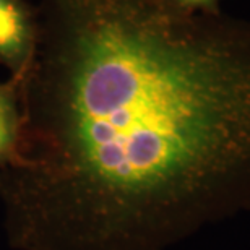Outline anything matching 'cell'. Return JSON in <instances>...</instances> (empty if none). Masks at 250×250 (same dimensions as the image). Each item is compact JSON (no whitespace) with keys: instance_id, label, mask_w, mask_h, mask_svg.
I'll return each instance as SVG.
<instances>
[{"instance_id":"1","label":"cell","mask_w":250,"mask_h":250,"mask_svg":"<svg viewBox=\"0 0 250 250\" xmlns=\"http://www.w3.org/2000/svg\"><path fill=\"white\" fill-rule=\"evenodd\" d=\"M0 213L13 250H146L250 161V20L172 0H39Z\"/></svg>"},{"instance_id":"2","label":"cell","mask_w":250,"mask_h":250,"mask_svg":"<svg viewBox=\"0 0 250 250\" xmlns=\"http://www.w3.org/2000/svg\"><path fill=\"white\" fill-rule=\"evenodd\" d=\"M36 7L28 0H0V65L23 75L36 46Z\"/></svg>"},{"instance_id":"3","label":"cell","mask_w":250,"mask_h":250,"mask_svg":"<svg viewBox=\"0 0 250 250\" xmlns=\"http://www.w3.org/2000/svg\"><path fill=\"white\" fill-rule=\"evenodd\" d=\"M21 80L23 75H10L8 80L0 82V169L13 161L17 151L21 122Z\"/></svg>"},{"instance_id":"4","label":"cell","mask_w":250,"mask_h":250,"mask_svg":"<svg viewBox=\"0 0 250 250\" xmlns=\"http://www.w3.org/2000/svg\"><path fill=\"white\" fill-rule=\"evenodd\" d=\"M177 7L190 13H218L221 12V0H172Z\"/></svg>"}]
</instances>
